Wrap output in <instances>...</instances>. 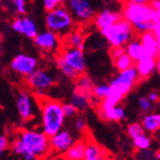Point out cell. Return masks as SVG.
Returning <instances> with one entry per match:
<instances>
[{"label":"cell","instance_id":"9a60e30c","mask_svg":"<svg viewBox=\"0 0 160 160\" xmlns=\"http://www.w3.org/2000/svg\"><path fill=\"white\" fill-rule=\"evenodd\" d=\"M140 40L142 43L145 56H150V57H159V42L153 33V31H147L140 35Z\"/></svg>","mask_w":160,"mask_h":160},{"label":"cell","instance_id":"30bf717a","mask_svg":"<svg viewBox=\"0 0 160 160\" xmlns=\"http://www.w3.org/2000/svg\"><path fill=\"white\" fill-rule=\"evenodd\" d=\"M77 141L76 137L73 133L67 129H61L55 133L53 136L50 137V146H51V150L55 151L58 155H62L69 149L73 143Z\"/></svg>","mask_w":160,"mask_h":160},{"label":"cell","instance_id":"277c9868","mask_svg":"<svg viewBox=\"0 0 160 160\" xmlns=\"http://www.w3.org/2000/svg\"><path fill=\"white\" fill-rule=\"evenodd\" d=\"M39 109L41 113V130L51 137L63 128L66 116L62 103L50 98L39 97Z\"/></svg>","mask_w":160,"mask_h":160},{"label":"cell","instance_id":"8d00e7d4","mask_svg":"<svg viewBox=\"0 0 160 160\" xmlns=\"http://www.w3.org/2000/svg\"><path fill=\"white\" fill-rule=\"evenodd\" d=\"M126 53V47H111L110 50V56L113 60L117 59L118 57L122 56Z\"/></svg>","mask_w":160,"mask_h":160},{"label":"cell","instance_id":"603a6c76","mask_svg":"<svg viewBox=\"0 0 160 160\" xmlns=\"http://www.w3.org/2000/svg\"><path fill=\"white\" fill-rule=\"evenodd\" d=\"M146 132H156L160 130V113L158 112H149L143 116L141 120Z\"/></svg>","mask_w":160,"mask_h":160},{"label":"cell","instance_id":"52a82bcc","mask_svg":"<svg viewBox=\"0 0 160 160\" xmlns=\"http://www.w3.org/2000/svg\"><path fill=\"white\" fill-rule=\"evenodd\" d=\"M66 6L79 23H88L96 16V8L91 0H66Z\"/></svg>","mask_w":160,"mask_h":160},{"label":"cell","instance_id":"44dd1931","mask_svg":"<svg viewBox=\"0 0 160 160\" xmlns=\"http://www.w3.org/2000/svg\"><path fill=\"white\" fill-rule=\"evenodd\" d=\"M99 115L100 117L108 121H121L126 118V111L123 107L117 105L113 107H110L108 109L100 110L99 109Z\"/></svg>","mask_w":160,"mask_h":160},{"label":"cell","instance_id":"83f0119b","mask_svg":"<svg viewBox=\"0 0 160 160\" xmlns=\"http://www.w3.org/2000/svg\"><path fill=\"white\" fill-rule=\"evenodd\" d=\"M132 141H133V146L138 150H141V151L148 150L150 148V146H151V138L146 135V133L132 139Z\"/></svg>","mask_w":160,"mask_h":160},{"label":"cell","instance_id":"b9f144b4","mask_svg":"<svg viewBox=\"0 0 160 160\" xmlns=\"http://www.w3.org/2000/svg\"><path fill=\"white\" fill-rule=\"evenodd\" d=\"M151 6H152L155 9H157L158 11H160V0H151Z\"/></svg>","mask_w":160,"mask_h":160},{"label":"cell","instance_id":"f6af8a7d","mask_svg":"<svg viewBox=\"0 0 160 160\" xmlns=\"http://www.w3.org/2000/svg\"><path fill=\"white\" fill-rule=\"evenodd\" d=\"M158 39V42H159V56H160V38H157Z\"/></svg>","mask_w":160,"mask_h":160},{"label":"cell","instance_id":"bcb514c9","mask_svg":"<svg viewBox=\"0 0 160 160\" xmlns=\"http://www.w3.org/2000/svg\"><path fill=\"white\" fill-rule=\"evenodd\" d=\"M55 160H65V159H63V158L60 156V158H57V159H55Z\"/></svg>","mask_w":160,"mask_h":160},{"label":"cell","instance_id":"f546056e","mask_svg":"<svg viewBox=\"0 0 160 160\" xmlns=\"http://www.w3.org/2000/svg\"><path fill=\"white\" fill-rule=\"evenodd\" d=\"M110 92V85H106V83H100V85H96L92 89V95L97 99L102 100L109 95Z\"/></svg>","mask_w":160,"mask_h":160},{"label":"cell","instance_id":"d6986e66","mask_svg":"<svg viewBox=\"0 0 160 160\" xmlns=\"http://www.w3.org/2000/svg\"><path fill=\"white\" fill-rule=\"evenodd\" d=\"M65 47H72V48H80L85 49L86 38L83 32L80 29H72L70 32H68L62 38Z\"/></svg>","mask_w":160,"mask_h":160},{"label":"cell","instance_id":"7a4b0ae2","mask_svg":"<svg viewBox=\"0 0 160 160\" xmlns=\"http://www.w3.org/2000/svg\"><path fill=\"white\" fill-rule=\"evenodd\" d=\"M122 18L132 25L136 32L141 35L153 29L155 25L160 20V12L151 6V3L141 5L126 2L122 9Z\"/></svg>","mask_w":160,"mask_h":160},{"label":"cell","instance_id":"836d02e7","mask_svg":"<svg viewBox=\"0 0 160 160\" xmlns=\"http://www.w3.org/2000/svg\"><path fill=\"white\" fill-rule=\"evenodd\" d=\"M63 2H66V0H43V8L46 9V11H48L62 5Z\"/></svg>","mask_w":160,"mask_h":160},{"label":"cell","instance_id":"d6a6232c","mask_svg":"<svg viewBox=\"0 0 160 160\" xmlns=\"http://www.w3.org/2000/svg\"><path fill=\"white\" fill-rule=\"evenodd\" d=\"M73 128L77 132H83L87 129V121L85 120V118L82 117H76L75 121H73Z\"/></svg>","mask_w":160,"mask_h":160},{"label":"cell","instance_id":"8fae6325","mask_svg":"<svg viewBox=\"0 0 160 160\" xmlns=\"http://www.w3.org/2000/svg\"><path fill=\"white\" fill-rule=\"evenodd\" d=\"M10 68L16 73L26 78L38 68V60L35 57L25 55V53H20L11 60Z\"/></svg>","mask_w":160,"mask_h":160},{"label":"cell","instance_id":"8992f818","mask_svg":"<svg viewBox=\"0 0 160 160\" xmlns=\"http://www.w3.org/2000/svg\"><path fill=\"white\" fill-rule=\"evenodd\" d=\"M135 31L132 25L125 18H121L111 27L101 30L100 33L110 47H126L130 40L135 38Z\"/></svg>","mask_w":160,"mask_h":160},{"label":"cell","instance_id":"5bb4252c","mask_svg":"<svg viewBox=\"0 0 160 160\" xmlns=\"http://www.w3.org/2000/svg\"><path fill=\"white\" fill-rule=\"evenodd\" d=\"M33 40L38 48L46 50V51H53L60 45L59 35H57L53 31H50V30H46L43 32L38 33L37 37Z\"/></svg>","mask_w":160,"mask_h":160},{"label":"cell","instance_id":"1f68e13d","mask_svg":"<svg viewBox=\"0 0 160 160\" xmlns=\"http://www.w3.org/2000/svg\"><path fill=\"white\" fill-rule=\"evenodd\" d=\"M63 112H65L66 118H73L77 116L78 109L72 105V103H62Z\"/></svg>","mask_w":160,"mask_h":160},{"label":"cell","instance_id":"2e32d148","mask_svg":"<svg viewBox=\"0 0 160 160\" xmlns=\"http://www.w3.org/2000/svg\"><path fill=\"white\" fill-rule=\"evenodd\" d=\"M93 98L95 97L92 95V91H85L75 88L70 102L77 108L78 111H86L90 107Z\"/></svg>","mask_w":160,"mask_h":160},{"label":"cell","instance_id":"ee69618b","mask_svg":"<svg viewBox=\"0 0 160 160\" xmlns=\"http://www.w3.org/2000/svg\"><path fill=\"white\" fill-rule=\"evenodd\" d=\"M156 160H160V151L157 152V155H156Z\"/></svg>","mask_w":160,"mask_h":160},{"label":"cell","instance_id":"7bdbcfd3","mask_svg":"<svg viewBox=\"0 0 160 160\" xmlns=\"http://www.w3.org/2000/svg\"><path fill=\"white\" fill-rule=\"evenodd\" d=\"M157 71L160 73V56L157 58Z\"/></svg>","mask_w":160,"mask_h":160},{"label":"cell","instance_id":"5b68a950","mask_svg":"<svg viewBox=\"0 0 160 160\" xmlns=\"http://www.w3.org/2000/svg\"><path fill=\"white\" fill-rule=\"evenodd\" d=\"M75 21V18L71 15L67 6L63 5L48 10L45 16V23L47 29L53 31L61 37L66 36L73 29Z\"/></svg>","mask_w":160,"mask_h":160},{"label":"cell","instance_id":"6da1fadb","mask_svg":"<svg viewBox=\"0 0 160 160\" xmlns=\"http://www.w3.org/2000/svg\"><path fill=\"white\" fill-rule=\"evenodd\" d=\"M10 149L21 160H40L51 151L50 137L42 130L21 129L10 142Z\"/></svg>","mask_w":160,"mask_h":160},{"label":"cell","instance_id":"c3c4849f","mask_svg":"<svg viewBox=\"0 0 160 160\" xmlns=\"http://www.w3.org/2000/svg\"><path fill=\"white\" fill-rule=\"evenodd\" d=\"M0 6H1V1H0Z\"/></svg>","mask_w":160,"mask_h":160},{"label":"cell","instance_id":"4dcf8cb0","mask_svg":"<svg viewBox=\"0 0 160 160\" xmlns=\"http://www.w3.org/2000/svg\"><path fill=\"white\" fill-rule=\"evenodd\" d=\"M152 101L147 97H140L138 99V106H139V109L143 112H150L151 109H152Z\"/></svg>","mask_w":160,"mask_h":160},{"label":"cell","instance_id":"7402d4cb","mask_svg":"<svg viewBox=\"0 0 160 160\" xmlns=\"http://www.w3.org/2000/svg\"><path fill=\"white\" fill-rule=\"evenodd\" d=\"M126 52L131 57V59L137 62L138 60H140L141 58L145 56V51H143L142 43H141V40L139 38H133L127 43L126 46Z\"/></svg>","mask_w":160,"mask_h":160},{"label":"cell","instance_id":"cb8c5ba5","mask_svg":"<svg viewBox=\"0 0 160 160\" xmlns=\"http://www.w3.org/2000/svg\"><path fill=\"white\" fill-rule=\"evenodd\" d=\"M56 63H57V67L58 69L61 71V73H62L63 76H65L67 79L69 80H76L78 77H79V73L76 71L75 69H73L72 67H70L69 65H68L67 62H66V60L62 58V56L60 55L57 57V59H56Z\"/></svg>","mask_w":160,"mask_h":160},{"label":"cell","instance_id":"4316f807","mask_svg":"<svg viewBox=\"0 0 160 160\" xmlns=\"http://www.w3.org/2000/svg\"><path fill=\"white\" fill-rule=\"evenodd\" d=\"M93 87H95V85H93L92 79L89 76L85 75V73L80 75L76 79V89L85 90V91H92Z\"/></svg>","mask_w":160,"mask_h":160},{"label":"cell","instance_id":"d590c367","mask_svg":"<svg viewBox=\"0 0 160 160\" xmlns=\"http://www.w3.org/2000/svg\"><path fill=\"white\" fill-rule=\"evenodd\" d=\"M8 148H10L9 139L5 135H1L0 136V158L2 157L3 152H5Z\"/></svg>","mask_w":160,"mask_h":160},{"label":"cell","instance_id":"9c48e42d","mask_svg":"<svg viewBox=\"0 0 160 160\" xmlns=\"http://www.w3.org/2000/svg\"><path fill=\"white\" fill-rule=\"evenodd\" d=\"M61 56L66 60V62L70 67H72L79 75H82V73L86 72L87 61H86L85 51L82 49L72 47H65Z\"/></svg>","mask_w":160,"mask_h":160},{"label":"cell","instance_id":"f1b7e54d","mask_svg":"<svg viewBox=\"0 0 160 160\" xmlns=\"http://www.w3.org/2000/svg\"><path fill=\"white\" fill-rule=\"evenodd\" d=\"M127 133L131 139H135V138H137V137H139V136L146 133V130H145V128H143V126L141 122H132L128 126Z\"/></svg>","mask_w":160,"mask_h":160},{"label":"cell","instance_id":"ba28073f","mask_svg":"<svg viewBox=\"0 0 160 160\" xmlns=\"http://www.w3.org/2000/svg\"><path fill=\"white\" fill-rule=\"evenodd\" d=\"M26 83L33 92L38 95H42L46 90L50 89L55 83L52 76L48 72L47 70L43 69H36L33 72L26 77Z\"/></svg>","mask_w":160,"mask_h":160},{"label":"cell","instance_id":"ffe728a7","mask_svg":"<svg viewBox=\"0 0 160 160\" xmlns=\"http://www.w3.org/2000/svg\"><path fill=\"white\" fill-rule=\"evenodd\" d=\"M86 139H79L73 143L61 157L65 160H82L85 156Z\"/></svg>","mask_w":160,"mask_h":160},{"label":"cell","instance_id":"ab89813d","mask_svg":"<svg viewBox=\"0 0 160 160\" xmlns=\"http://www.w3.org/2000/svg\"><path fill=\"white\" fill-rule=\"evenodd\" d=\"M126 2H133V3H141V5H148L151 2V0H123Z\"/></svg>","mask_w":160,"mask_h":160},{"label":"cell","instance_id":"74e56055","mask_svg":"<svg viewBox=\"0 0 160 160\" xmlns=\"http://www.w3.org/2000/svg\"><path fill=\"white\" fill-rule=\"evenodd\" d=\"M11 28L16 32H19L22 35V18H16L11 22Z\"/></svg>","mask_w":160,"mask_h":160},{"label":"cell","instance_id":"e575fe53","mask_svg":"<svg viewBox=\"0 0 160 160\" xmlns=\"http://www.w3.org/2000/svg\"><path fill=\"white\" fill-rule=\"evenodd\" d=\"M13 3V7H15L16 11L20 15H23L26 13V9H27V6H26V0H11Z\"/></svg>","mask_w":160,"mask_h":160},{"label":"cell","instance_id":"f35d334b","mask_svg":"<svg viewBox=\"0 0 160 160\" xmlns=\"http://www.w3.org/2000/svg\"><path fill=\"white\" fill-rule=\"evenodd\" d=\"M148 98H149L152 102H157L158 100L160 99V95L157 92V91H151V92L148 95Z\"/></svg>","mask_w":160,"mask_h":160},{"label":"cell","instance_id":"d4e9b609","mask_svg":"<svg viewBox=\"0 0 160 160\" xmlns=\"http://www.w3.org/2000/svg\"><path fill=\"white\" fill-rule=\"evenodd\" d=\"M38 33V27L35 21L27 17L22 18V35L29 39H35Z\"/></svg>","mask_w":160,"mask_h":160},{"label":"cell","instance_id":"7dc6e473","mask_svg":"<svg viewBox=\"0 0 160 160\" xmlns=\"http://www.w3.org/2000/svg\"><path fill=\"white\" fill-rule=\"evenodd\" d=\"M113 160H126V159H123V158H116V159H113Z\"/></svg>","mask_w":160,"mask_h":160},{"label":"cell","instance_id":"4fadbf2b","mask_svg":"<svg viewBox=\"0 0 160 160\" xmlns=\"http://www.w3.org/2000/svg\"><path fill=\"white\" fill-rule=\"evenodd\" d=\"M121 18H122V12H119L117 10L110 9V8H105L100 10L98 13H96L93 22H95L96 28L99 29V31H101L115 25Z\"/></svg>","mask_w":160,"mask_h":160},{"label":"cell","instance_id":"681fc988","mask_svg":"<svg viewBox=\"0 0 160 160\" xmlns=\"http://www.w3.org/2000/svg\"><path fill=\"white\" fill-rule=\"evenodd\" d=\"M82 160H83V159H82Z\"/></svg>","mask_w":160,"mask_h":160},{"label":"cell","instance_id":"7c38bea8","mask_svg":"<svg viewBox=\"0 0 160 160\" xmlns=\"http://www.w3.org/2000/svg\"><path fill=\"white\" fill-rule=\"evenodd\" d=\"M33 97L27 90H21L16 97V107L18 113L22 120H30L35 116V106H33Z\"/></svg>","mask_w":160,"mask_h":160},{"label":"cell","instance_id":"ac0fdd59","mask_svg":"<svg viewBox=\"0 0 160 160\" xmlns=\"http://www.w3.org/2000/svg\"><path fill=\"white\" fill-rule=\"evenodd\" d=\"M135 67L140 78H148L152 75L155 70H157V58L143 56L141 59L136 62Z\"/></svg>","mask_w":160,"mask_h":160},{"label":"cell","instance_id":"3957f363","mask_svg":"<svg viewBox=\"0 0 160 160\" xmlns=\"http://www.w3.org/2000/svg\"><path fill=\"white\" fill-rule=\"evenodd\" d=\"M139 78V73L135 66L123 71H119V73L111 80L110 92L105 99L101 100L99 109H108L110 107L119 105L121 100L135 87Z\"/></svg>","mask_w":160,"mask_h":160},{"label":"cell","instance_id":"60d3db41","mask_svg":"<svg viewBox=\"0 0 160 160\" xmlns=\"http://www.w3.org/2000/svg\"><path fill=\"white\" fill-rule=\"evenodd\" d=\"M159 12H160V11H159ZM152 31H153V33L156 35V37L160 38V20L155 25V27H153Z\"/></svg>","mask_w":160,"mask_h":160},{"label":"cell","instance_id":"484cf974","mask_svg":"<svg viewBox=\"0 0 160 160\" xmlns=\"http://www.w3.org/2000/svg\"><path fill=\"white\" fill-rule=\"evenodd\" d=\"M133 62H135V61L131 59V57H130L127 52H126L125 55L118 57L117 59L113 60L115 67L118 71H123V70L129 69V68H131L133 66Z\"/></svg>","mask_w":160,"mask_h":160},{"label":"cell","instance_id":"e0dca14e","mask_svg":"<svg viewBox=\"0 0 160 160\" xmlns=\"http://www.w3.org/2000/svg\"><path fill=\"white\" fill-rule=\"evenodd\" d=\"M83 160H108V152L91 139H86Z\"/></svg>","mask_w":160,"mask_h":160}]
</instances>
